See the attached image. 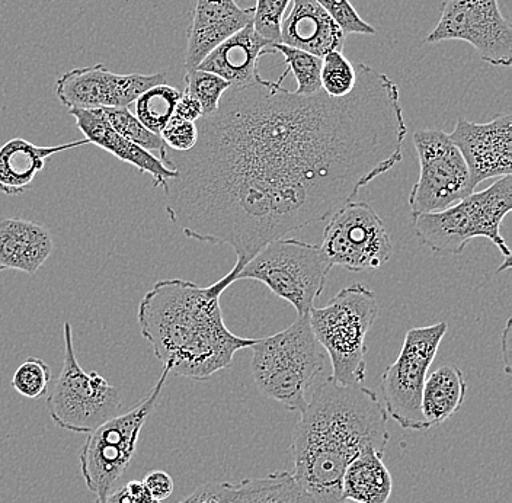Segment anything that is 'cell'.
<instances>
[{
    "mask_svg": "<svg viewBox=\"0 0 512 503\" xmlns=\"http://www.w3.org/2000/svg\"><path fill=\"white\" fill-rule=\"evenodd\" d=\"M347 96L296 94L281 78L230 86L197 121L188 152L168 149L169 219L198 242L227 245L240 269L275 239L334 216L403 159L408 126L399 86L355 66Z\"/></svg>",
    "mask_w": 512,
    "mask_h": 503,
    "instance_id": "1",
    "label": "cell"
},
{
    "mask_svg": "<svg viewBox=\"0 0 512 503\" xmlns=\"http://www.w3.org/2000/svg\"><path fill=\"white\" fill-rule=\"evenodd\" d=\"M387 412L367 387L341 386L329 377L307 400L291 437L294 477L315 503H342V479L358 454H384Z\"/></svg>",
    "mask_w": 512,
    "mask_h": 503,
    "instance_id": "2",
    "label": "cell"
},
{
    "mask_svg": "<svg viewBox=\"0 0 512 503\" xmlns=\"http://www.w3.org/2000/svg\"><path fill=\"white\" fill-rule=\"evenodd\" d=\"M236 283V274L201 287L187 280H163L140 301L137 320L155 357L175 376L207 380L232 365L240 349L256 339L240 338L224 323V291Z\"/></svg>",
    "mask_w": 512,
    "mask_h": 503,
    "instance_id": "3",
    "label": "cell"
},
{
    "mask_svg": "<svg viewBox=\"0 0 512 503\" xmlns=\"http://www.w3.org/2000/svg\"><path fill=\"white\" fill-rule=\"evenodd\" d=\"M252 349V376L259 392L293 412L307 406L306 393L328 362L310 326V316H297L284 331L256 339Z\"/></svg>",
    "mask_w": 512,
    "mask_h": 503,
    "instance_id": "4",
    "label": "cell"
},
{
    "mask_svg": "<svg viewBox=\"0 0 512 503\" xmlns=\"http://www.w3.org/2000/svg\"><path fill=\"white\" fill-rule=\"evenodd\" d=\"M511 210L512 176L507 175L446 210L412 217V229L422 245L443 256L462 255L472 240L483 237L504 256L498 268L502 272L511 268V251L501 235L502 221Z\"/></svg>",
    "mask_w": 512,
    "mask_h": 503,
    "instance_id": "5",
    "label": "cell"
},
{
    "mask_svg": "<svg viewBox=\"0 0 512 503\" xmlns=\"http://www.w3.org/2000/svg\"><path fill=\"white\" fill-rule=\"evenodd\" d=\"M379 315L376 294L364 284L342 288L326 306L310 310V326L332 364V380L358 386L366 380L367 333Z\"/></svg>",
    "mask_w": 512,
    "mask_h": 503,
    "instance_id": "6",
    "label": "cell"
},
{
    "mask_svg": "<svg viewBox=\"0 0 512 503\" xmlns=\"http://www.w3.org/2000/svg\"><path fill=\"white\" fill-rule=\"evenodd\" d=\"M332 268L320 246L281 237L256 253L240 269L236 281L254 280L267 285L275 296L294 307L297 316H304L315 307Z\"/></svg>",
    "mask_w": 512,
    "mask_h": 503,
    "instance_id": "7",
    "label": "cell"
},
{
    "mask_svg": "<svg viewBox=\"0 0 512 503\" xmlns=\"http://www.w3.org/2000/svg\"><path fill=\"white\" fill-rule=\"evenodd\" d=\"M64 357L59 377L48 390L51 421L66 431L91 434L108 419L120 415L121 393L96 371L86 373L78 362L70 322L63 323Z\"/></svg>",
    "mask_w": 512,
    "mask_h": 503,
    "instance_id": "8",
    "label": "cell"
},
{
    "mask_svg": "<svg viewBox=\"0 0 512 503\" xmlns=\"http://www.w3.org/2000/svg\"><path fill=\"white\" fill-rule=\"evenodd\" d=\"M169 368L163 367L162 376L149 396L124 415L108 419L89 434L80 450V472L86 488L98 498L107 495L126 474L144 424L158 405L160 394L168 381Z\"/></svg>",
    "mask_w": 512,
    "mask_h": 503,
    "instance_id": "9",
    "label": "cell"
},
{
    "mask_svg": "<svg viewBox=\"0 0 512 503\" xmlns=\"http://www.w3.org/2000/svg\"><path fill=\"white\" fill-rule=\"evenodd\" d=\"M447 329L446 322L409 329L399 357L384 370L380 381L384 409L403 429H430L422 416V390Z\"/></svg>",
    "mask_w": 512,
    "mask_h": 503,
    "instance_id": "10",
    "label": "cell"
},
{
    "mask_svg": "<svg viewBox=\"0 0 512 503\" xmlns=\"http://www.w3.org/2000/svg\"><path fill=\"white\" fill-rule=\"evenodd\" d=\"M414 146L419 178L409 194L412 217L446 210L475 192L462 153L446 131H415Z\"/></svg>",
    "mask_w": 512,
    "mask_h": 503,
    "instance_id": "11",
    "label": "cell"
},
{
    "mask_svg": "<svg viewBox=\"0 0 512 503\" xmlns=\"http://www.w3.org/2000/svg\"><path fill=\"white\" fill-rule=\"evenodd\" d=\"M322 251L332 265L351 272L383 267L393 253L392 240L373 205L348 203L329 217L323 230Z\"/></svg>",
    "mask_w": 512,
    "mask_h": 503,
    "instance_id": "12",
    "label": "cell"
},
{
    "mask_svg": "<svg viewBox=\"0 0 512 503\" xmlns=\"http://www.w3.org/2000/svg\"><path fill=\"white\" fill-rule=\"evenodd\" d=\"M464 41L478 51L483 62L496 67L512 63L511 22L501 14L498 0H446L427 44Z\"/></svg>",
    "mask_w": 512,
    "mask_h": 503,
    "instance_id": "13",
    "label": "cell"
},
{
    "mask_svg": "<svg viewBox=\"0 0 512 503\" xmlns=\"http://www.w3.org/2000/svg\"><path fill=\"white\" fill-rule=\"evenodd\" d=\"M160 83H166V73L120 75L98 63L60 76L56 82V95L69 111L130 108L147 89Z\"/></svg>",
    "mask_w": 512,
    "mask_h": 503,
    "instance_id": "14",
    "label": "cell"
},
{
    "mask_svg": "<svg viewBox=\"0 0 512 503\" xmlns=\"http://www.w3.org/2000/svg\"><path fill=\"white\" fill-rule=\"evenodd\" d=\"M448 136L462 153L473 189L488 179L511 175V114L498 115L485 124L459 118L453 133Z\"/></svg>",
    "mask_w": 512,
    "mask_h": 503,
    "instance_id": "15",
    "label": "cell"
},
{
    "mask_svg": "<svg viewBox=\"0 0 512 503\" xmlns=\"http://www.w3.org/2000/svg\"><path fill=\"white\" fill-rule=\"evenodd\" d=\"M255 8H242L236 0H197L187 34L185 72L197 69L223 41L254 22Z\"/></svg>",
    "mask_w": 512,
    "mask_h": 503,
    "instance_id": "16",
    "label": "cell"
},
{
    "mask_svg": "<svg viewBox=\"0 0 512 503\" xmlns=\"http://www.w3.org/2000/svg\"><path fill=\"white\" fill-rule=\"evenodd\" d=\"M281 44L323 57L344 51L347 35L315 0H291L281 22Z\"/></svg>",
    "mask_w": 512,
    "mask_h": 503,
    "instance_id": "17",
    "label": "cell"
},
{
    "mask_svg": "<svg viewBox=\"0 0 512 503\" xmlns=\"http://www.w3.org/2000/svg\"><path fill=\"white\" fill-rule=\"evenodd\" d=\"M69 112L72 117H75L76 126L82 131L89 144L101 147L121 162L134 166L139 172L149 173L156 188L165 187L169 179L175 178L176 172L169 169L158 156L152 155L117 133L105 117L104 111L73 110Z\"/></svg>",
    "mask_w": 512,
    "mask_h": 503,
    "instance_id": "18",
    "label": "cell"
},
{
    "mask_svg": "<svg viewBox=\"0 0 512 503\" xmlns=\"http://www.w3.org/2000/svg\"><path fill=\"white\" fill-rule=\"evenodd\" d=\"M272 44L256 34L254 25L236 32L219 44L197 69L214 73L229 82L230 86H248L258 82L259 59L265 54H272Z\"/></svg>",
    "mask_w": 512,
    "mask_h": 503,
    "instance_id": "19",
    "label": "cell"
},
{
    "mask_svg": "<svg viewBox=\"0 0 512 503\" xmlns=\"http://www.w3.org/2000/svg\"><path fill=\"white\" fill-rule=\"evenodd\" d=\"M53 249V237L43 224L14 217L0 219V272L37 274Z\"/></svg>",
    "mask_w": 512,
    "mask_h": 503,
    "instance_id": "20",
    "label": "cell"
},
{
    "mask_svg": "<svg viewBox=\"0 0 512 503\" xmlns=\"http://www.w3.org/2000/svg\"><path fill=\"white\" fill-rule=\"evenodd\" d=\"M86 144H89L88 140L83 139L60 146L40 147L19 137L8 140L0 146V192L6 195L24 194L35 176L44 171L51 156Z\"/></svg>",
    "mask_w": 512,
    "mask_h": 503,
    "instance_id": "21",
    "label": "cell"
},
{
    "mask_svg": "<svg viewBox=\"0 0 512 503\" xmlns=\"http://www.w3.org/2000/svg\"><path fill=\"white\" fill-rule=\"evenodd\" d=\"M466 394V380L456 365H443L428 374L421 399L422 416L428 428L443 424L459 412Z\"/></svg>",
    "mask_w": 512,
    "mask_h": 503,
    "instance_id": "22",
    "label": "cell"
},
{
    "mask_svg": "<svg viewBox=\"0 0 512 503\" xmlns=\"http://www.w3.org/2000/svg\"><path fill=\"white\" fill-rule=\"evenodd\" d=\"M384 454L367 450L348 464L342 479L344 498L363 503H387L393 479L383 461Z\"/></svg>",
    "mask_w": 512,
    "mask_h": 503,
    "instance_id": "23",
    "label": "cell"
},
{
    "mask_svg": "<svg viewBox=\"0 0 512 503\" xmlns=\"http://www.w3.org/2000/svg\"><path fill=\"white\" fill-rule=\"evenodd\" d=\"M232 503H315L291 472L233 483Z\"/></svg>",
    "mask_w": 512,
    "mask_h": 503,
    "instance_id": "24",
    "label": "cell"
},
{
    "mask_svg": "<svg viewBox=\"0 0 512 503\" xmlns=\"http://www.w3.org/2000/svg\"><path fill=\"white\" fill-rule=\"evenodd\" d=\"M181 94L179 89L166 83L153 86L137 99L134 115L147 130L160 136L168 121L174 117L176 102Z\"/></svg>",
    "mask_w": 512,
    "mask_h": 503,
    "instance_id": "25",
    "label": "cell"
},
{
    "mask_svg": "<svg viewBox=\"0 0 512 503\" xmlns=\"http://www.w3.org/2000/svg\"><path fill=\"white\" fill-rule=\"evenodd\" d=\"M272 54H281L286 62L288 73H293L297 82L296 94L312 95L322 91L320 85V70H322V59L299 50L286 46V44H272Z\"/></svg>",
    "mask_w": 512,
    "mask_h": 503,
    "instance_id": "26",
    "label": "cell"
},
{
    "mask_svg": "<svg viewBox=\"0 0 512 503\" xmlns=\"http://www.w3.org/2000/svg\"><path fill=\"white\" fill-rule=\"evenodd\" d=\"M105 117L110 121L112 128L131 143L137 144L152 155L158 156L165 163L168 146L162 137L152 133L137 120L130 108H104Z\"/></svg>",
    "mask_w": 512,
    "mask_h": 503,
    "instance_id": "27",
    "label": "cell"
},
{
    "mask_svg": "<svg viewBox=\"0 0 512 503\" xmlns=\"http://www.w3.org/2000/svg\"><path fill=\"white\" fill-rule=\"evenodd\" d=\"M357 82L354 64L341 51H332L322 59L320 85L322 91L332 98H342L350 94Z\"/></svg>",
    "mask_w": 512,
    "mask_h": 503,
    "instance_id": "28",
    "label": "cell"
},
{
    "mask_svg": "<svg viewBox=\"0 0 512 503\" xmlns=\"http://www.w3.org/2000/svg\"><path fill=\"white\" fill-rule=\"evenodd\" d=\"M229 88V82L206 70L194 69L185 73L184 91L200 102L203 117H210L217 111L224 92Z\"/></svg>",
    "mask_w": 512,
    "mask_h": 503,
    "instance_id": "29",
    "label": "cell"
},
{
    "mask_svg": "<svg viewBox=\"0 0 512 503\" xmlns=\"http://www.w3.org/2000/svg\"><path fill=\"white\" fill-rule=\"evenodd\" d=\"M53 374L50 365L38 357H30L16 368L12 387L28 399H41L48 393Z\"/></svg>",
    "mask_w": 512,
    "mask_h": 503,
    "instance_id": "30",
    "label": "cell"
},
{
    "mask_svg": "<svg viewBox=\"0 0 512 503\" xmlns=\"http://www.w3.org/2000/svg\"><path fill=\"white\" fill-rule=\"evenodd\" d=\"M291 0H256L254 30L268 43L281 41V22L290 8Z\"/></svg>",
    "mask_w": 512,
    "mask_h": 503,
    "instance_id": "31",
    "label": "cell"
},
{
    "mask_svg": "<svg viewBox=\"0 0 512 503\" xmlns=\"http://www.w3.org/2000/svg\"><path fill=\"white\" fill-rule=\"evenodd\" d=\"M315 2L318 3L320 8L325 9L326 14L334 19L345 35L376 34V28L358 15L350 0H315Z\"/></svg>",
    "mask_w": 512,
    "mask_h": 503,
    "instance_id": "32",
    "label": "cell"
},
{
    "mask_svg": "<svg viewBox=\"0 0 512 503\" xmlns=\"http://www.w3.org/2000/svg\"><path fill=\"white\" fill-rule=\"evenodd\" d=\"M160 137L168 149L174 150V152H188L197 143V124L181 120L174 115L163 128Z\"/></svg>",
    "mask_w": 512,
    "mask_h": 503,
    "instance_id": "33",
    "label": "cell"
},
{
    "mask_svg": "<svg viewBox=\"0 0 512 503\" xmlns=\"http://www.w3.org/2000/svg\"><path fill=\"white\" fill-rule=\"evenodd\" d=\"M94 503H163L153 499L142 480H131L127 485L115 486L107 495L96 498Z\"/></svg>",
    "mask_w": 512,
    "mask_h": 503,
    "instance_id": "34",
    "label": "cell"
},
{
    "mask_svg": "<svg viewBox=\"0 0 512 503\" xmlns=\"http://www.w3.org/2000/svg\"><path fill=\"white\" fill-rule=\"evenodd\" d=\"M233 483H206L179 503H232Z\"/></svg>",
    "mask_w": 512,
    "mask_h": 503,
    "instance_id": "35",
    "label": "cell"
},
{
    "mask_svg": "<svg viewBox=\"0 0 512 503\" xmlns=\"http://www.w3.org/2000/svg\"><path fill=\"white\" fill-rule=\"evenodd\" d=\"M142 482L156 501L163 502L174 493V479H172L171 474L163 472V470L150 472Z\"/></svg>",
    "mask_w": 512,
    "mask_h": 503,
    "instance_id": "36",
    "label": "cell"
},
{
    "mask_svg": "<svg viewBox=\"0 0 512 503\" xmlns=\"http://www.w3.org/2000/svg\"><path fill=\"white\" fill-rule=\"evenodd\" d=\"M174 115L181 118V120L197 123L203 117V111H201L200 102L184 91L181 94V98L176 102Z\"/></svg>",
    "mask_w": 512,
    "mask_h": 503,
    "instance_id": "37",
    "label": "cell"
},
{
    "mask_svg": "<svg viewBox=\"0 0 512 503\" xmlns=\"http://www.w3.org/2000/svg\"><path fill=\"white\" fill-rule=\"evenodd\" d=\"M510 342H511V319L508 320L507 328H505L504 335H502V349H504V361H505V370L507 373H510Z\"/></svg>",
    "mask_w": 512,
    "mask_h": 503,
    "instance_id": "38",
    "label": "cell"
},
{
    "mask_svg": "<svg viewBox=\"0 0 512 503\" xmlns=\"http://www.w3.org/2000/svg\"><path fill=\"white\" fill-rule=\"evenodd\" d=\"M342 503H363V502H358V501H354V499L345 498L344 502H342Z\"/></svg>",
    "mask_w": 512,
    "mask_h": 503,
    "instance_id": "39",
    "label": "cell"
}]
</instances>
